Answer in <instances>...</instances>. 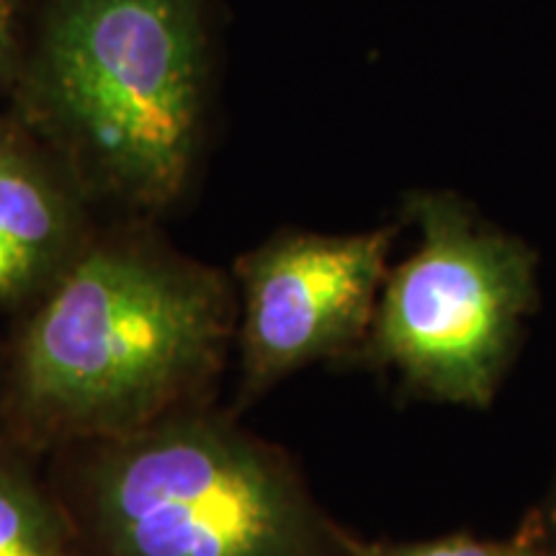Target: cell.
<instances>
[{
    "label": "cell",
    "instance_id": "277c9868",
    "mask_svg": "<svg viewBox=\"0 0 556 556\" xmlns=\"http://www.w3.org/2000/svg\"><path fill=\"white\" fill-rule=\"evenodd\" d=\"M407 212L422 240L381 287L371 348L433 397L484 405L533 304V255L446 193Z\"/></svg>",
    "mask_w": 556,
    "mask_h": 556
},
{
    "label": "cell",
    "instance_id": "9c48e42d",
    "mask_svg": "<svg viewBox=\"0 0 556 556\" xmlns=\"http://www.w3.org/2000/svg\"><path fill=\"white\" fill-rule=\"evenodd\" d=\"M368 556H536L523 552L518 546L505 544H482V541L469 539H441L426 541V544H405V546H384Z\"/></svg>",
    "mask_w": 556,
    "mask_h": 556
},
{
    "label": "cell",
    "instance_id": "7a4b0ae2",
    "mask_svg": "<svg viewBox=\"0 0 556 556\" xmlns=\"http://www.w3.org/2000/svg\"><path fill=\"white\" fill-rule=\"evenodd\" d=\"M9 96L90 204L168 212L204 142V0H41Z\"/></svg>",
    "mask_w": 556,
    "mask_h": 556
},
{
    "label": "cell",
    "instance_id": "6da1fadb",
    "mask_svg": "<svg viewBox=\"0 0 556 556\" xmlns=\"http://www.w3.org/2000/svg\"><path fill=\"white\" fill-rule=\"evenodd\" d=\"M235 317L219 270L142 232H93L13 343V426L31 446L65 451L199 407Z\"/></svg>",
    "mask_w": 556,
    "mask_h": 556
},
{
    "label": "cell",
    "instance_id": "ba28073f",
    "mask_svg": "<svg viewBox=\"0 0 556 556\" xmlns=\"http://www.w3.org/2000/svg\"><path fill=\"white\" fill-rule=\"evenodd\" d=\"M34 0H0V90L11 93L34 24Z\"/></svg>",
    "mask_w": 556,
    "mask_h": 556
},
{
    "label": "cell",
    "instance_id": "8992f818",
    "mask_svg": "<svg viewBox=\"0 0 556 556\" xmlns=\"http://www.w3.org/2000/svg\"><path fill=\"white\" fill-rule=\"evenodd\" d=\"M93 206L16 116L0 114V312L31 309L93 238Z\"/></svg>",
    "mask_w": 556,
    "mask_h": 556
},
{
    "label": "cell",
    "instance_id": "52a82bcc",
    "mask_svg": "<svg viewBox=\"0 0 556 556\" xmlns=\"http://www.w3.org/2000/svg\"><path fill=\"white\" fill-rule=\"evenodd\" d=\"M0 556H83L58 495L0 458Z\"/></svg>",
    "mask_w": 556,
    "mask_h": 556
},
{
    "label": "cell",
    "instance_id": "5b68a950",
    "mask_svg": "<svg viewBox=\"0 0 556 556\" xmlns=\"http://www.w3.org/2000/svg\"><path fill=\"white\" fill-rule=\"evenodd\" d=\"M392 240L394 229L283 232L242 255V392H263L371 330Z\"/></svg>",
    "mask_w": 556,
    "mask_h": 556
},
{
    "label": "cell",
    "instance_id": "3957f363",
    "mask_svg": "<svg viewBox=\"0 0 556 556\" xmlns=\"http://www.w3.org/2000/svg\"><path fill=\"white\" fill-rule=\"evenodd\" d=\"M65 454L58 500L83 556H323L287 462L199 407Z\"/></svg>",
    "mask_w": 556,
    "mask_h": 556
}]
</instances>
